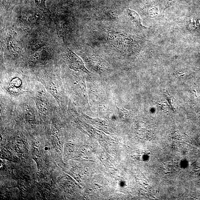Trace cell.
<instances>
[{
  "label": "cell",
  "mask_w": 200,
  "mask_h": 200,
  "mask_svg": "<svg viewBox=\"0 0 200 200\" xmlns=\"http://www.w3.org/2000/svg\"><path fill=\"white\" fill-rule=\"evenodd\" d=\"M47 90L60 104L61 98L62 89L60 79L51 75H45L39 79Z\"/></svg>",
  "instance_id": "1"
},
{
  "label": "cell",
  "mask_w": 200,
  "mask_h": 200,
  "mask_svg": "<svg viewBox=\"0 0 200 200\" xmlns=\"http://www.w3.org/2000/svg\"><path fill=\"white\" fill-rule=\"evenodd\" d=\"M66 55L71 69L75 71H82L87 74L90 73L85 67L81 59L68 48L66 52Z\"/></svg>",
  "instance_id": "2"
},
{
  "label": "cell",
  "mask_w": 200,
  "mask_h": 200,
  "mask_svg": "<svg viewBox=\"0 0 200 200\" xmlns=\"http://www.w3.org/2000/svg\"><path fill=\"white\" fill-rule=\"evenodd\" d=\"M4 88L8 93L13 96H17L28 91L23 89L22 80L20 78L14 77L5 83Z\"/></svg>",
  "instance_id": "3"
},
{
  "label": "cell",
  "mask_w": 200,
  "mask_h": 200,
  "mask_svg": "<svg viewBox=\"0 0 200 200\" xmlns=\"http://www.w3.org/2000/svg\"><path fill=\"white\" fill-rule=\"evenodd\" d=\"M127 12L129 16L133 22L135 23L137 25L140 27H142V28H145V27H144L142 25L140 17L136 12L130 9H128L127 10Z\"/></svg>",
  "instance_id": "4"
},
{
  "label": "cell",
  "mask_w": 200,
  "mask_h": 200,
  "mask_svg": "<svg viewBox=\"0 0 200 200\" xmlns=\"http://www.w3.org/2000/svg\"><path fill=\"white\" fill-rule=\"evenodd\" d=\"M38 5H42L44 4L45 0H35Z\"/></svg>",
  "instance_id": "5"
}]
</instances>
